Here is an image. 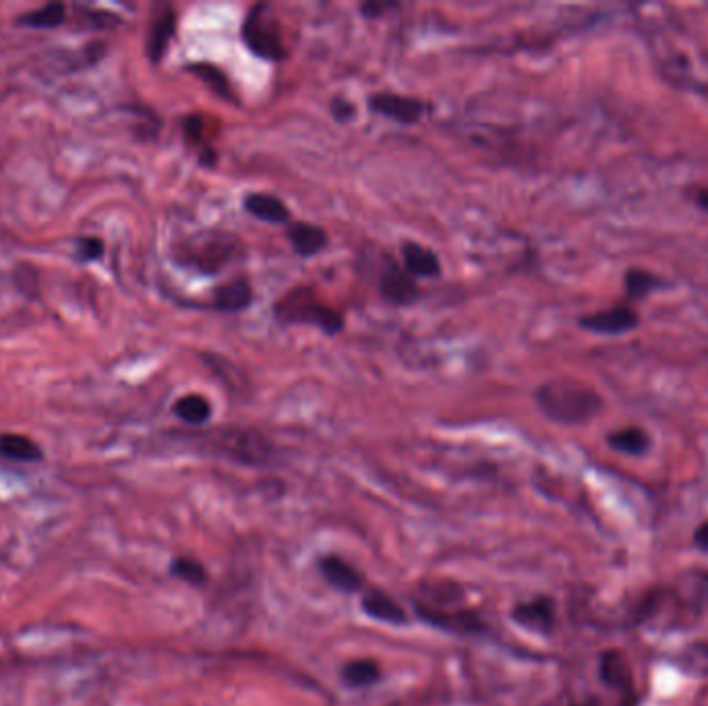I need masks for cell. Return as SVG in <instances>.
<instances>
[{"label":"cell","mask_w":708,"mask_h":706,"mask_svg":"<svg viewBox=\"0 0 708 706\" xmlns=\"http://www.w3.org/2000/svg\"><path fill=\"white\" fill-rule=\"evenodd\" d=\"M245 210L253 218L268 224H284L290 220V210L286 208L284 201L268 193H249L245 197Z\"/></svg>","instance_id":"cell-15"},{"label":"cell","mask_w":708,"mask_h":706,"mask_svg":"<svg viewBox=\"0 0 708 706\" xmlns=\"http://www.w3.org/2000/svg\"><path fill=\"white\" fill-rule=\"evenodd\" d=\"M176 29V15L172 9H166L150 27V36H147V56L154 65L162 61L166 48L174 36Z\"/></svg>","instance_id":"cell-18"},{"label":"cell","mask_w":708,"mask_h":706,"mask_svg":"<svg viewBox=\"0 0 708 706\" xmlns=\"http://www.w3.org/2000/svg\"><path fill=\"white\" fill-rule=\"evenodd\" d=\"M379 290L383 299L400 307L412 305L419 299V286L412 280V276L394 261L383 268L379 276Z\"/></svg>","instance_id":"cell-9"},{"label":"cell","mask_w":708,"mask_h":706,"mask_svg":"<svg viewBox=\"0 0 708 706\" xmlns=\"http://www.w3.org/2000/svg\"><path fill=\"white\" fill-rule=\"evenodd\" d=\"M599 678L601 682L609 688L622 694L626 702L634 704V678L632 669L622 655V651L617 649H607L599 657Z\"/></svg>","instance_id":"cell-8"},{"label":"cell","mask_w":708,"mask_h":706,"mask_svg":"<svg viewBox=\"0 0 708 706\" xmlns=\"http://www.w3.org/2000/svg\"><path fill=\"white\" fill-rule=\"evenodd\" d=\"M394 5H377V3H369V5H363L361 7V11L367 15V17H377L379 13H383V11H388V9H392Z\"/></svg>","instance_id":"cell-32"},{"label":"cell","mask_w":708,"mask_h":706,"mask_svg":"<svg viewBox=\"0 0 708 706\" xmlns=\"http://www.w3.org/2000/svg\"><path fill=\"white\" fill-rule=\"evenodd\" d=\"M65 21V5L61 3H52V5H44L38 11L25 13L19 23L21 25H29V27H40V29H52L58 27Z\"/></svg>","instance_id":"cell-24"},{"label":"cell","mask_w":708,"mask_h":706,"mask_svg":"<svg viewBox=\"0 0 708 706\" xmlns=\"http://www.w3.org/2000/svg\"><path fill=\"white\" fill-rule=\"evenodd\" d=\"M417 611L425 622L448 630L454 634H479L485 632V622L475 611L468 609H448V607H429L417 603Z\"/></svg>","instance_id":"cell-6"},{"label":"cell","mask_w":708,"mask_h":706,"mask_svg":"<svg viewBox=\"0 0 708 706\" xmlns=\"http://www.w3.org/2000/svg\"><path fill=\"white\" fill-rule=\"evenodd\" d=\"M321 576L342 593H357L363 588V576L357 568H352L340 555H326L319 562Z\"/></svg>","instance_id":"cell-12"},{"label":"cell","mask_w":708,"mask_h":706,"mask_svg":"<svg viewBox=\"0 0 708 706\" xmlns=\"http://www.w3.org/2000/svg\"><path fill=\"white\" fill-rule=\"evenodd\" d=\"M535 400L541 413L559 425H584L603 410L601 394L576 379L547 381L537 390Z\"/></svg>","instance_id":"cell-1"},{"label":"cell","mask_w":708,"mask_h":706,"mask_svg":"<svg viewBox=\"0 0 708 706\" xmlns=\"http://www.w3.org/2000/svg\"><path fill=\"white\" fill-rule=\"evenodd\" d=\"M514 622L541 634H549L555 628V601L541 595L530 601H522L512 611Z\"/></svg>","instance_id":"cell-11"},{"label":"cell","mask_w":708,"mask_h":706,"mask_svg":"<svg viewBox=\"0 0 708 706\" xmlns=\"http://www.w3.org/2000/svg\"><path fill=\"white\" fill-rule=\"evenodd\" d=\"M214 450L239 464H263L270 460L272 446L263 435L249 429H218L214 433Z\"/></svg>","instance_id":"cell-5"},{"label":"cell","mask_w":708,"mask_h":706,"mask_svg":"<svg viewBox=\"0 0 708 706\" xmlns=\"http://www.w3.org/2000/svg\"><path fill=\"white\" fill-rule=\"evenodd\" d=\"M174 415L189 425H203L212 417V404L199 394H189L181 400H176Z\"/></svg>","instance_id":"cell-22"},{"label":"cell","mask_w":708,"mask_h":706,"mask_svg":"<svg viewBox=\"0 0 708 706\" xmlns=\"http://www.w3.org/2000/svg\"><path fill=\"white\" fill-rule=\"evenodd\" d=\"M363 609L367 615H371L373 620L386 622V624H404L406 613L400 607L396 599H392L388 593L379 591V588H369L363 595Z\"/></svg>","instance_id":"cell-14"},{"label":"cell","mask_w":708,"mask_h":706,"mask_svg":"<svg viewBox=\"0 0 708 706\" xmlns=\"http://www.w3.org/2000/svg\"><path fill=\"white\" fill-rule=\"evenodd\" d=\"M79 255L85 261H94L104 255V243L96 237H85L79 241Z\"/></svg>","instance_id":"cell-29"},{"label":"cell","mask_w":708,"mask_h":706,"mask_svg":"<svg viewBox=\"0 0 708 706\" xmlns=\"http://www.w3.org/2000/svg\"><path fill=\"white\" fill-rule=\"evenodd\" d=\"M402 259H404V270L410 276L433 278V276L439 274V259L425 245L406 241L402 245Z\"/></svg>","instance_id":"cell-16"},{"label":"cell","mask_w":708,"mask_h":706,"mask_svg":"<svg viewBox=\"0 0 708 706\" xmlns=\"http://www.w3.org/2000/svg\"><path fill=\"white\" fill-rule=\"evenodd\" d=\"M0 456L15 462H40L44 452L32 437L21 433H0Z\"/></svg>","instance_id":"cell-19"},{"label":"cell","mask_w":708,"mask_h":706,"mask_svg":"<svg viewBox=\"0 0 708 706\" xmlns=\"http://www.w3.org/2000/svg\"><path fill=\"white\" fill-rule=\"evenodd\" d=\"M381 678V667L373 659H354L342 667V680L350 688H369Z\"/></svg>","instance_id":"cell-21"},{"label":"cell","mask_w":708,"mask_h":706,"mask_svg":"<svg viewBox=\"0 0 708 706\" xmlns=\"http://www.w3.org/2000/svg\"><path fill=\"white\" fill-rule=\"evenodd\" d=\"M332 112H334V116H336V121H348V119H352V114H354V108H352V104H348L346 100H334V104H332Z\"/></svg>","instance_id":"cell-30"},{"label":"cell","mask_w":708,"mask_h":706,"mask_svg":"<svg viewBox=\"0 0 708 706\" xmlns=\"http://www.w3.org/2000/svg\"><path fill=\"white\" fill-rule=\"evenodd\" d=\"M694 543L698 549L708 551V520H704L694 531Z\"/></svg>","instance_id":"cell-31"},{"label":"cell","mask_w":708,"mask_h":706,"mask_svg":"<svg viewBox=\"0 0 708 706\" xmlns=\"http://www.w3.org/2000/svg\"><path fill=\"white\" fill-rule=\"evenodd\" d=\"M236 255H239V239L226 232L201 234L181 249V261L201 274H218Z\"/></svg>","instance_id":"cell-3"},{"label":"cell","mask_w":708,"mask_h":706,"mask_svg":"<svg viewBox=\"0 0 708 706\" xmlns=\"http://www.w3.org/2000/svg\"><path fill=\"white\" fill-rule=\"evenodd\" d=\"M696 203L704 212H708V187H702L696 191Z\"/></svg>","instance_id":"cell-33"},{"label":"cell","mask_w":708,"mask_h":706,"mask_svg":"<svg viewBox=\"0 0 708 706\" xmlns=\"http://www.w3.org/2000/svg\"><path fill=\"white\" fill-rule=\"evenodd\" d=\"M288 239H290L294 251L303 257H311L328 245L326 230L315 226V224H309V222L292 224L288 228Z\"/></svg>","instance_id":"cell-17"},{"label":"cell","mask_w":708,"mask_h":706,"mask_svg":"<svg viewBox=\"0 0 708 706\" xmlns=\"http://www.w3.org/2000/svg\"><path fill=\"white\" fill-rule=\"evenodd\" d=\"M369 104L381 116H388V119L402 125L419 123L427 110L425 102H421L419 98L398 96V94H375L371 96Z\"/></svg>","instance_id":"cell-10"},{"label":"cell","mask_w":708,"mask_h":706,"mask_svg":"<svg viewBox=\"0 0 708 706\" xmlns=\"http://www.w3.org/2000/svg\"><path fill=\"white\" fill-rule=\"evenodd\" d=\"M253 303V288L247 278H234L214 292V307L222 313H239Z\"/></svg>","instance_id":"cell-13"},{"label":"cell","mask_w":708,"mask_h":706,"mask_svg":"<svg viewBox=\"0 0 708 706\" xmlns=\"http://www.w3.org/2000/svg\"><path fill=\"white\" fill-rule=\"evenodd\" d=\"M680 665L688 673L708 675V642H694L682 651Z\"/></svg>","instance_id":"cell-26"},{"label":"cell","mask_w":708,"mask_h":706,"mask_svg":"<svg viewBox=\"0 0 708 706\" xmlns=\"http://www.w3.org/2000/svg\"><path fill=\"white\" fill-rule=\"evenodd\" d=\"M607 444L626 456H642L651 448V435L640 427H624L617 429L607 437Z\"/></svg>","instance_id":"cell-20"},{"label":"cell","mask_w":708,"mask_h":706,"mask_svg":"<svg viewBox=\"0 0 708 706\" xmlns=\"http://www.w3.org/2000/svg\"><path fill=\"white\" fill-rule=\"evenodd\" d=\"M276 317L284 323H307L326 334H338L344 328V317L323 303L311 288H292L274 307Z\"/></svg>","instance_id":"cell-2"},{"label":"cell","mask_w":708,"mask_h":706,"mask_svg":"<svg viewBox=\"0 0 708 706\" xmlns=\"http://www.w3.org/2000/svg\"><path fill=\"white\" fill-rule=\"evenodd\" d=\"M638 323H640L638 313L628 305H615L611 309L590 313L580 319V326L584 330L595 332V334H605V336L628 334L638 326Z\"/></svg>","instance_id":"cell-7"},{"label":"cell","mask_w":708,"mask_h":706,"mask_svg":"<svg viewBox=\"0 0 708 706\" xmlns=\"http://www.w3.org/2000/svg\"><path fill=\"white\" fill-rule=\"evenodd\" d=\"M15 282H17V286L23 290L25 288V284L29 286V297H32V294H36L38 292V272L32 268V266H27V263H23V266H19L17 268V272H15Z\"/></svg>","instance_id":"cell-28"},{"label":"cell","mask_w":708,"mask_h":706,"mask_svg":"<svg viewBox=\"0 0 708 706\" xmlns=\"http://www.w3.org/2000/svg\"><path fill=\"white\" fill-rule=\"evenodd\" d=\"M243 40L265 61H282L286 56L280 23L268 5H257L249 11L243 23Z\"/></svg>","instance_id":"cell-4"},{"label":"cell","mask_w":708,"mask_h":706,"mask_svg":"<svg viewBox=\"0 0 708 706\" xmlns=\"http://www.w3.org/2000/svg\"><path fill=\"white\" fill-rule=\"evenodd\" d=\"M661 286H663V280L659 276L651 274V272H646V270L632 268L624 276V288H626L628 299H632V301L648 297V294L659 290Z\"/></svg>","instance_id":"cell-23"},{"label":"cell","mask_w":708,"mask_h":706,"mask_svg":"<svg viewBox=\"0 0 708 706\" xmlns=\"http://www.w3.org/2000/svg\"><path fill=\"white\" fill-rule=\"evenodd\" d=\"M193 73H197L205 83H208L212 90L224 98H230V87L226 83V77L212 65H193L191 67Z\"/></svg>","instance_id":"cell-27"},{"label":"cell","mask_w":708,"mask_h":706,"mask_svg":"<svg viewBox=\"0 0 708 706\" xmlns=\"http://www.w3.org/2000/svg\"><path fill=\"white\" fill-rule=\"evenodd\" d=\"M170 574L193 586H199L208 580V572H205V568L197 560H193V557H174L170 564Z\"/></svg>","instance_id":"cell-25"}]
</instances>
